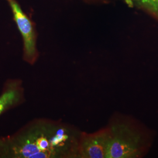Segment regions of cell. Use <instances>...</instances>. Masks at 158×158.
I'll use <instances>...</instances> for the list:
<instances>
[{"label":"cell","instance_id":"obj_1","mask_svg":"<svg viewBox=\"0 0 158 158\" xmlns=\"http://www.w3.org/2000/svg\"><path fill=\"white\" fill-rule=\"evenodd\" d=\"M81 132L60 121L35 119L0 137V158H79Z\"/></svg>","mask_w":158,"mask_h":158},{"label":"cell","instance_id":"obj_2","mask_svg":"<svg viewBox=\"0 0 158 158\" xmlns=\"http://www.w3.org/2000/svg\"><path fill=\"white\" fill-rule=\"evenodd\" d=\"M107 127L110 141L107 158H138L143 156L147 141L139 128L120 118L113 119Z\"/></svg>","mask_w":158,"mask_h":158},{"label":"cell","instance_id":"obj_3","mask_svg":"<svg viewBox=\"0 0 158 158\" xmlns=\"http://www.w3.org/2000/svg\"><path fill=\"white\" fill-rule=\"evenodd\" d=\"M7 1L11 7L17 27L23 36V59L26 62L33 65L39 57L36 48V33L34 25L15 0H8Z\"/></svg>","mask_w":158,"mask_h":158},{"label":"cell","instance_id":"obj_4","mask_svg":"<svg viewBox=\"0 0 158 158\" xmlns=\"http://www.w3.org/2000/svg\"><path fill=\"white\" fill-rule=\"evenodd\" d=\"M109 141L108 127L94 133L81 132L78 147L79 158H107Z\"/></svg>","mask_w":158,"mask_h":158},{"label":"cell","instance_id":"obj_5","mask_svg":"<svg viewBox=\"0 0 158 158\" xmlns=\"http://www.w3.org/2000/svg\"><path fill=\"white\" fill-rule=\"evenodd\" d=\"M23 81L19 79H8L0 94V115L25 102Z\"/></svg>","mask_w":158,"mask_h":158},{"label":"cell","instance_id":"obj_6","mask_svg":"<svg viewBox=\"0 0 158 158\" xmlns=\"http://www.w3.org/2000/svg\"><path fill=\"white\" fill-rule=\"evenodd\" d=\"M141 5L158 15V0H136Z\"/></svg>","mask_w":158,"mask_h":158},{"label":"cell","instance_id":"obj_7","mask_svg":"<svg viewBox=\"0 0 158 158\" xmlns=\"http://www.w3.org/2000/svg\"><path fill=\"white\" fill-rule=\"evenodd\" d=\"M6 1H8V0H6Z\"/></svg>","mask_w":158,"mask_h":158}]
</instances>
